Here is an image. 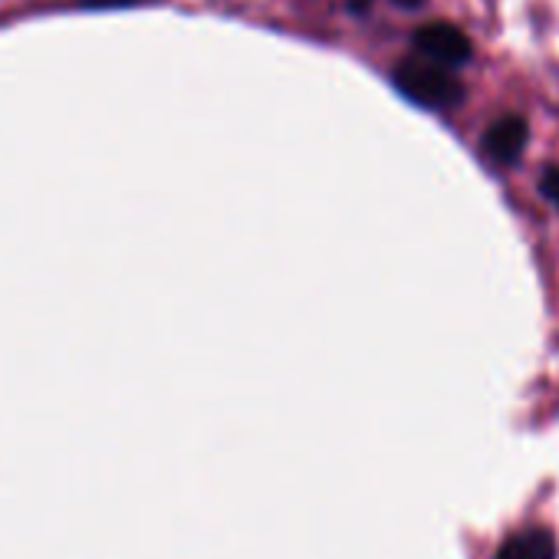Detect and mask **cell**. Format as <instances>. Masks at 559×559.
<instances>
[{
    "label": "cell",
    "instance_id": "obj_1",
    "mask_svg": "<svg viewBox=\"0 0 559 559\" xmlns=\"http://www.w3.org/2000/svg\"><path fill=\"white\" fill-rule=\"evenodd\" d=\"M395 86L425 109H451L464 99L457 76L428 60H402L395 70Z\"/></svg>",
    "mask_w": 559,
    "mask_h": 559
},
{
    "label": "cell",
    "instance_id": "obj_2",
    "mask_svg": "<svg viewBox=\"0 0 559 559\" xmlns=\"http://www.w3.org/2000/svg\"><path fill=\"white\" fill-rule=\"evenodd\" d=\"M412 44L421 53V60H428L435 67H444V70L464 67L471 60V40L451 24H428V27L415 31Z\"/></svg>",
    "mask_w": 559,
    "mask_h": 559
},
{
    "label": "cell",
    "instance_id": "obj_6",
    "mask_svg": "<svg viewBox=\"0 0 559 559\" xmlns=\"http://www.w3.org/2000/svg\"><path fill=\"white\" fill-rule=\"evenodd\" d=\"M90 8H122V4H132V0H83Z\"/></svg>",
    "mask_w": 559,
    "mask_h": 559
},
{
    "label": "cell",
    "instance_id": "obj_5",
    "mask_svg": "<svg viewBox=\"0 0 559 559\" xmlns=\"http://www.w3.org/2000/svg\"><path fill=\"white\" fill-rule=\"evenodd\" d=\"M539 191H543L552 204H559V165H552V168L539 178Z\"/></svg>",
    "mask_w": 559,
    "mask_h": 559
},
{
    "label": "cell",
    "instance_id": "obj_3",
    "mask_svg": "<svg viewBox=\"0 0 559 559\" xmlns=\"http://www.w3.org/2000/svg\"><path fill=\"white\" fill-rule=\"evenodd\" d=\"M526 139H530V126L520 119V116H503L500 122H493L484 139H480V152L487 162L507 168L513 162H520L523 148H526Z\"/></svg>",
    "mask_w": 559,
    "mask_h": 559
},
{
    "label": "cell",
    "instance_id": "obj_7",
    "mask_svg": "<svg viewBox=\"0 0 559 559\" xmlns=\"http://www.w3.org/2000/svg\"><path fill=\"white\" fill-rule=\"evenodd\" d=\"M395 4H399V8H421L425 0H395Z\"/></svg>",
    "mask_w": 559,
    "mask_h": 559
},
{
    "label": "cell",
    "instance_id": "obj_4",
    "mask_svg": "<svg viewBox=\"0 0 559 559\" xmlns=\"http://www.w3.org/2000/svg\"><path fill=\"white\" fill-rule=\"evenodd\" d=\"M497 559H556V536L546 526H526L497 549Z\"/></svg>",
    "mask_w": 559,
    "mask_h": 559
}]
</instances>
